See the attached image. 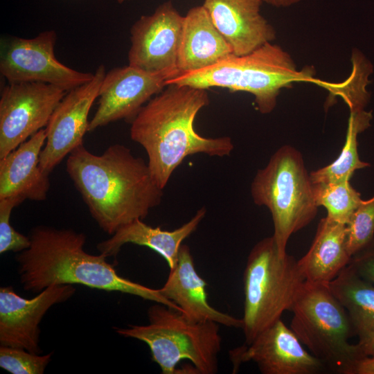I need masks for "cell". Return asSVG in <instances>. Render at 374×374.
<instances>
[{
	"mask_svg": "<svg viewBox=\"0 0 374 374\" xmlns=\"http://www.w3.org/2000/svg\"><path fill=\"white\" fill-rule=\"evenodd\" d=\"M66 172L99 227L112 235L160 204L163 190L148 162L114 144L100 155L83 145L68 156Z\"/></svg>",
	"mask_w": 374,
	"mask_h": 374,
	"instance_id": "1",
	"label": "cell"
},
{
	"mask_svg": "<svg viewBox=\"0 0 374 374\" xmlns=\"http://www.w3.org/2000/svg\"><path fill=\"white\" fill-rule=\"evenodd\" d=\"M30 246L15 260L23 289L39 293L53 285L80 284L106 292H118L165 305L181 312L159 289L132 281L118 274L103 255L86 252V235L71 229L37 226L28 235Z\"/></svg>",
	"mask_w": 374,
	"mask_h": 374,
	"instance_id": "2",
	"label": "cell"
},
{
	"mask_svg": "<svg viewBox=\"0 0 374 374\" xmlns=\"http://www.w3.org/2000/svg\"><path fill=\"white\" fill-rule=\"evenodd\" d=\"M208 104L207 89L171 84L131 121V139L145 150L152 175L162 189L186 157L205 154L222 157L233 151L229 136L208 138L195 131V118Z\"/></svg>",
	"mask_w": 374,
	"mask_h": 374,
	"instance_id": "3",
	"label": "cell"
},
{
	"mask_svg": "<svg viewBox=\"0 0 374 374\" xmlns=\"http://www.w3.org/2000/svg\"><path fill=\"white\" fill-rule=\"evenodd\" d=\"M313 74L310 68L298 71L287 52L269 42L249 54H232L207 68L179 73L166 84L248 92L254 96L257 109L266 114L275 108L280 89L293 82H312L331 88L332 84L314 78Z\"/></svg>",
	"mask_w": 374,
	"mask_h": 374,
	"instance_id": "4",
	"label": "cell"
},
{
	"mask_svg": "<svg viewBox=\"0 0 374 374\" xmlns=\"http://www.w3.org/2000/svg\"><path fill=\"white\" fill-rule=\"evenodd\" d=\"M148 310L147 325L114 328L117 334L146 344L163 374H177L179 362L190 361L196 373L215 374L222 348L219 324L192 321L181 312L155 303Z\"/></svg>",
	"mask_w": 374,
	"mask_h": 374,
	"instance_id": "5",
	"label": "cell"
},
{
	"mask_svg": "<svg viewBox=\"0 0 374 374\" xmlns=\"http://www.w3.org/2000/svg\"><path fill=\"white\" fill-rule=\"evenodd\" d=\"M306 280L298 260L278 253L273 235L251 249L243 273L244 313L242 318L245 344L291 311Z\"/></svg>",
	"mask_w": 374,
	"mask_h": 374,
	"instance_id": "6",
	"label": "cell"
},
{
	"mask_svg": "<svg viewBox=\"0 0 374 374\" xmlns=\"http://www.w3.org/2000/svg\"><path fill=\"white\" fill-rule=\"evenodd\" d=\"M251 195L255 204L269 211L278 253L286 255L290 236L308 225L318 211L301 153L288 145L279 148L257 171Z\"/></svg>",
	"mask_w": 374,
	"mask_h": 374,
	"instance_id": "7",
	"label": "cell"
},
{
	"mask_svg": "<svg viewBox=\"0 0 374 374\" xmlns=\"http://www.w3.org/2000/svg\"><path fill=\"white\" fill-rule=\"evenodd\" d=\"M291 312L290 328L310 353L338 373L349 374L362 356L350 318L328 285L305 282Z\"/></svg>",
	"mask_w": 374,
	"mask_h": 374,
	"instance_id": "8",
	"label": "cell"
},
{
	"mask_svg": "<svg viewBox=\"0 0 374 374\" xmlns=\"http://www.w3.org/2000/svg\"><path fill=\"white\" fill-rule=\"evenodd\" d=\"M57 35L45 30L33 38H4L1 42L0 72L8 83L42 82L69 91L90 81L93 73L76 71L55 57Z\"/></svg>",
	"mask_w": 374,
	"mask_h": 374,
	"instance_id": "9",
	"label": "cell"
},
{
	"mask_svg": "<svg viewBox=\"0 0 374 374\" xmlns=\"http://www.w3.org/2000/svg\"><path fill=\"white\" fill-rule=\"evenodd\" d=\"M66 92L42 82L4 87L0 99V159L44 129Z\"/></svg>",
	"mask_w": 374,
	"mask_h": 374,
	"instance_id": "10",
	"label": "cell"
},
{
	"mask_svg": "<svg viewBox=\"0 0 374 374\" xmlns=\"http://www.w3.org/2000/svg\"><path fill=\"white\" fill-rule=\"evenodd\" d=\"M100 64L88 82L66 92L53 111L46 126V139L39 156L41 169L50 174L64 158L83 145L88 132V116L105 78Z\"/></svg>",
	"mask_w": 374,
	"mask_h": 374,
	"instance_id": "11",
	"label": "cell"
},
{
	"mask_svg": "<svg viewBox=\"0 0 374 374\" xmlns=\"http://www.w3.org/2000/svg\"><path fill=\"white\" fill-rule=\"evenodd\" d=\"M184 22L170 1L150 15L141 16L130 29L129 65L159 73L178 72V53Z\"/></svg>",
	"mask_w": 374,
	"mask_h": 374,
	"instance_id": "12",
	"label": "cell"
},
{
	"mask_svg": "<svg viewBox=\"0 0 374 374\" xmlns=\"http://www.w3.org/2000/svg\"><path fill=\"white\" fill-rule=\"evenodd\" d=\"M178 72L149 73L127 65L105 74L100 91L98 109L89 121L88 132L125 119L132 121L166 82Z\"/></svg>",
	"mask_w": 374,
	"mask_h": 374,
	"instance_id": "13",
	"label": "cell"
},
{
	"mask_svg": "<svg viewBox=\"0 0 374 374\" xmlns=\"http://www.w3.org/2000/svg\"><path fill=\"white\" fill-rule=\"evenodd\" d=\"M233 371L255 362L263 374H314L324 363L309 353L281 319L262 331L249 344L229 351Z\"/></svg>",
	"mask_w": 374,
	"mask_h": 374,
	"instance_id": "14",
	"label": "cell"
},
{
	"mask_svg": "<svg viewBox=\"0 0 374 374\" xmlns=\"http://www.w3.org/2000/svg\"><path fill=\"white\" fill-rule=\"evenodd\" d=\"M73 285L47 287L32 299L18 295L12 286L0 288V345L42 354L39 323L54 305L69 300Z\"/></svg>",
	"mask_w": 374,
	"mask_h": 374,
	"instance_id": "15",
	"label": "cell"
},
{
	"mask_svg": "<svg viewBox=\"0 0 374 374\" xmlns=\"http://www.w3.org/2000/svg\"><path fill=\"white\" fill-rule=\"evenodd\" d=\"M262 0H204L203 6L233 54H249L276 37L260 12Z\"/></svg>",
	"mask_w": 374,
	"mask_h": 374,
	"instance_id": "16",
	"label": "cell"
},
{
	"mask_svg": "<svg viewBox=\"0 0 374 374\" xmlns=\"http://www.w3.org/2000/svg\"><path fill=\"white\" fill-rule=\"evenodd\" d=\"M206 285L195 269L189 247L182 244L176 265L170 269L165 284L159 288L162 295L177 305L181 313L192 321H214L226 327L242 328V319L220 312L209 304Z\"/></svg>",
	"mask_w": 374,
	"mask_h": 374,
	"instance_id": "17",
	"label": "cell"
},
{
	"mask_svg": "<svg viewBox=\"0 0 374 374\" xmlns=\"http://www.w3.org/2000/svg\"><path fill=\"white\" fill-rule=\"evenodd\" d=\"M46 139L44 128L0 159V199L11 196L33 201L46 199L49 174L39 166V156Z\"/></svg>",
	"mask_w": 374,
	"mask_h": 374,
	"instance_id": "18",
	"label": "cell"
},
{
	"mask_svg": "<svg viewBox=\"0 0 374 374\" xmlns=\"http://www.w3.org/2000/svg\"><path fill=\"white\" fill-rule=\"evenodd\" d=\"M206 213V208L202 207L190 220L172 231L153 227L137 219L118 229L96 247L100 254L108 258L116 256L126 244L145 246L161 256L171 269L177 264L182 242L195 231Z\"/></svg>",
	"mask_w": 374,
	"mask_h": 374,
	"instance_id": "19",
	"label": "cell"
},
{
	"mask_svg": "<svg viewBox=\"0 0 374 374\" xmlns=\"http://www.w3.org/2000/svg\"><path fill=\"white\" fill-rule=\"evenodd\" d=\"M232 54L206 8H191L184 16L177 61L179 73L207 68Z\"/></svg>",
	"mask_w": 374,
	"mask_h": 374,
	"instance_id": "20",
	"label": "cell"
},
{
	"mask_svg": "<svg viewBox=\"0 0 374 374\" xmlns=\"http://www.w3.org/2000/svg\"><path fill=\"white\" fill-rule=\"evenodd\" d=\"M346 224L322 218L308 252L298 260L306 282L328 285L349 265Z\"/></svg>",
	"mask_w": 374,
	"mask_h": 374,
	"instance_id": "21",
	"label": "cell"
},
{
	"mask_svg": "<svg viewBox=\"0 0 374 374\" xmlns=\"http://www.w3.org/2000/svg\"><path fill=\"white\" fill-rule=\"evenodd\" d=\"M328 286L346 311L355 335L362 338L374 331V284L348 265Z\"/></svg>",
	"mask_w": 374,
	"mask_h": 374,
	"instance_id": "22",
	"label": "cell"
},
{
	"mask_svg": "<svg viewBox=\"0 0 374 374\" xmlns=\"http://www.w3.org/2000/svg\"><path fill=\"white\" fill-rule=\"evenodd\" d=\"M371 112H350L345 143L339 157L330 164L312 171V184L350 181L355 170L370 166L359 157L357 136L371 125Z\"/></svg>",
	"mask_w": 374,
	"mask_h": 374,
	"instance_id": "23",
	"label": "cell"
},
{
	"mask_svg": "<svg viewBox=\"0 0 374 374\" xmlns=\"http://www.w3.org/2000/svg\"><path fill=\"white\" fill-rule=\"evenodd\" d=\"M312 191L316 205L325 207L327 216L344 224L363 200L350 181L312 184Z\"/></svg>",
	"mask_w": 374,
	"mask_h": 374,
	"instance_id": "24",
	"label": "cell"
},
{
	"mask_svg": "<svg viewBox=\"0 0 374 374\" xmlns=\"http://www.w3.org/2000/svg\"><path fill=\"white\" fill-rule=\"evenodd\" d=\"M346 229V248L351 258L374 241V195L362 201Z\"/></svg>",
	"mask_w": 374,
	"mask_h": 374,
	"instance_id": "25",
	"label": "cell"
},
{
	"mask_svg": "<svg viewBox=\"0 0 374 374\" xmlns=\"http://www.w3.org/2000/svg\"><path fill=\"white\" fill-rule=\"evenodd\" d=\"M53 352L35 354L24 348L0 346V367L12 374H42Z\"/></svg>",
	"mask_w": 374,
	"mask_h": 374,
	"instance_id": "26",
	"label": "cell"
},
{
	"mask_svg": "<svg viewBox=\"0 0 374 374\" xmlns=\"http://www.w3.org/2000/svg\"><path fill=\"white\" fill-rule=\"evenodd\" d=\"M25 199L19 196L0 199V253L8 251L19 253L29 247L28 236L17 231L10 224V218L12 209Z\"/></svg>",
	"mask_w": 374,
	"mask_h": 374,
	"instance_id": "27",
	"label": "cell"
},
{
	"mask_svg": "<svg viewBox=\"0 0 374 374\" xmlns=\"http://www.w3.org/2000/svg\"><path fill=\"white\" fill-rule=\"evenodd\" d=\"M349 265L359 276L374 284V241L352 256Z\"/></svg>",
	"mask_w": 374,
	"mask_h": 374,
	"instance_id": "28",
	"label": "cell"
},
{
	"mask_svg": "<svg viewBox=\"0 0 374 374\" xmlns=\"http://www.w3.org/2000/svg\"><path fill=\"white\" fill-rule=\"evenodd\" d=\"M349 374H374V355L365 356L357 360Z\"/></svg>",
	"mask_w": 374,
	"mask_h": 374,
	"instance_id": "29",
	"label": "cell"
},
{
	"mask_svg": "<svg viewBox=\"0 0 374 374\" xmlns=\"http://www.w3.org/2000/svg\"><path fill=\"white\" fill-rule=\"evenodd\" d=\"M356 344L362 357L374 355V331L359 338Z\"/></svg>",
	"mask_w": 374,
	"mask_h": 374,
	"instance_id": "30",
	"label": "cell"
},
{
	"mask_svg": "<svg viewBox=\"0 0 374 374\" xmlns=\"http://www.w3.org/2000/svg\"><path fill=\"white\" fill-rule=\"evenodd\" d=\"M299 1L300 0H262V2H265L268 4H270L276 7L289 6L292 4L299 2Z\"/></svg>",
	"mask_w": 374,
	"mask_h": 374,
	"instance_id": "31",
	"label": "cell"
},
{
	"mask_svg": "<svg viewBox=\"0 0 374 374\" xmlns=\"http://www.w3.org/2000/svg\"><path fill=\"white\" fill-rule=\"evenodd\" d=\"M118 1V3H123L124 1H125L126 0H116Z\"/></svg>",
	"mask_w": 374,
	"mask_h": 374,
	"instance_id": "32",
	"label": "cell"
}]
</instances>
